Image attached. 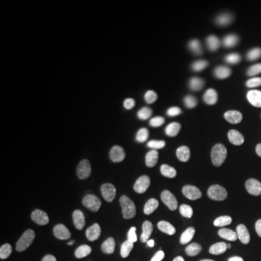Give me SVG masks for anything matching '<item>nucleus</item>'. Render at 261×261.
Listing matches in <instances>:
<instances>
[{
  "mask_svg": "<svg viewBox=\"0 0 261 261\" xmlns=\"http://www.w3.org/2000/svg\"><path fill=\"white\" fill-rule=\"evenodd\" d=\"M250 210L254 212H261V195H257L249 201Z\"/></svg>",
  "mask_w": 261,
  "mask_h": 261,
  "instance_id": "nucleus-8",
  "label": "nucleus"
},
{
  "mask_svg": "<svg viewBox=\"0 0 261 261\" xmlns=\"http://www.w3.org/2000/svg\"><path fill=\"white\" fill-rule=\"evenodd\" d=\"M241 166L247 173H254L261 167V156L254 150H248L241 158Z\"/></svg>",
  "mask_w": 261,
  "mask_h": 261,
  "instance_id": "nucleus-4",
  "label": "nucleus"
},
{
  "mask_svg": "<svg viewBox=\"0 0 261 261\" xmlns=\"http://www.w3.org/2000/svg\"><path fill=\"white\" fill-rule=\"evenodd\" d=\"M254 189V184L249 179L246 178H240L236 181H233L232 184L228 188V194L233 200H244L248 196L252 194Z\"/></svg>",
  "mask_w": 261,
  "mask_h": 261,
  "instance_id": "nucleus-1",
  "label": "nucleus"
},
{
  "mask_svg": "<svg viewBox=\"0 0 261 261\" xmlns=\"http://www.w3.org/2000/svg\"><path fill=\"white\" fill-rule=\"evenodd\" d=\"M182 261H210V256L202 244L190 243L184 249Z\"/></svg>",
  "mask_w": 261,
  "mask_h": 261,
  "instance_id": "nucleus-3",
  "label": "nucleus"
},
{
  "mask_svg": "<svg viewBox=\"0 0 261 261\" xmlns=\"http://www.w3.org/2000/svg\"><path fill=\"white\" fill-rule=\"evenodd\" d=\"M243 261H261V250L253 249L249 253L246 254L243 257Z\"/></svg>",
  "mask_w": 261,
  "mask_h": 261,
  "instance_id": "nucleus-7",
  "label": "nucleus"
},
{
  "mask_svg": "<svg viewBox=\"0 0 261 261\" xmlns=\"http://www.w3.org/2000/svg\"><path fill=\"white\" fill-rule=\"evenodd\" d=\"M246 244L249 247L255 248V249H261V233H252L246 238Z\"/></svg>",
  "mask_w": 261,
  "mask_h": 261,
  "instance_id": "nucleus-6",
  "label": "nucleus"
},
{
  "mask_svg": "<svg viewBox=\"0 0 261 261\" xmlns=\"http://www.w3.org/2000/svg\"><path fill=\"white\" fill-rule=\"evenodd\" d=\"M248 228V218L246 214L237 213L231 217L226 226V232L230 237H241Z\"/></svg>",
  "mask_w": 261,
  "mask_h": 261,
  "instance_id": "nucleus-2",
  "label": "nucleus"
},
{
  "mask_svg": "<svg viewBox=\"0 0 261 261\" xmlns=\"http://www.w3.org/2000/svg\"><path fill=\"white\" fill-rule=\"evenodd\" d=\"M205 175H207L208 180L212 182L220 181L225 175L224 166L219 165V163H212L205 169Z\"/></svg>",
  "mask_w": 261,
  "mask_h": 261,
  "instance_id": "nucleus-5",
  "label": "nucleus"
}]
</instances>
